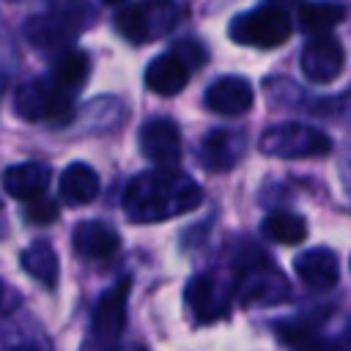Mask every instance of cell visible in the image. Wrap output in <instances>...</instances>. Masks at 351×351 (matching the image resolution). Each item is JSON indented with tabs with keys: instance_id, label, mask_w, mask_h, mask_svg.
<instances>
[{
	"instance_id": "cell-15",
	"label": "cell",
	"mask_w": 351,
	"mask_h": 351,
	"mask_svg": "<svg viewBox=\"0 0 351 351\" xmlns=\"http://www.w3.org/2000/svg\"><path fill=\"white\" fill-rule=\"evenodd\" d=\"M244 154V137L233 129H211L200 143V162L208 170H230Z\"/></svg>"
},
{
	"instance_id": "cell-22",
	"label": "cell",
	"mask_w": 351,
	"mask_h": 351,
	"mask_svg": "<svg viewBox=\"0 0 351 351\" xmlns=\"http://www.w3.org/2000/svg\"><path fill=\"white\" fill-rule=\"evenodd\" d=\"M22 214H25V219H27V222H33V225H49V222H55V219H58L60 206H58L55 200H47V197H41V195H38V197L25 200Z\"/></svg>"
},
{
	"instance_id": "cell-5",
	"label": "cell",
	"mask_w": 351,
	"mask_h": 351,
	"mask_svg": "<svg viewBox=\"0 0 351 351\" xmlns=\"http://www.w3.org/2000/svg\"><path fill=\"white\" fill-rule=\"evenodd\" d=\"M74 104V90L63 88L52 74L49 77H36L30 82H25L16 90L14 107L16 115L25 121H52V118H63L69 115Z\"/></svg>"
},
{
	"instance_id": "cell-9",
	"label": "cell",
	"mask_w": 351,
	"mask_h": 351,
	"mask_svg": "<svg viewBox=\"0 0 351 351\" xmlns=\"http://www.w3.org/2000/svg\"><path fill=\"white\" fill-rule=\"evenodd\" d=\"M140 151L156 167H176L181 162V132L170 118H151L140 129Z\"/></svg>"
},
{
	"instance_id": "cell-23",
	"label": "cell",
	"mask_w": 351,
	"mask_h": 351,
	"mask_svg": "<svg viewBox=\"0 0 351 351\" xmlns=\"http://www.w3.org/2000/svg\"><path fill=\"white\" fill-rule=\"evenodd\" d=\"M277 337L288 346H304V343H313L315 337V326L304 318L299 321H285V324H277Z\"/></svg>"
},
{
	"instance_id": "cell-18",
	"label": "cell",
	"mask_w": 351,
	"mask_h": 351,
	"mask_svg": "<svg viewBox=\"0 0 351 351\" xmlns=\"http://www.w3.org/2000/svg\"><path fill=\"white\" fill-rule=\"evenodd\" d=\"M22 269L33 277V280H38L41 285H47V288H55V282H58V274H60V266H58V255H55V250L47 244V241H36V244H30L27 250H22Z\"/></svg>"
},
{
	"instance_id": "cell-25",
	"label": "cell",
	"mask_w": 351,
	"mask_h": 351,
	"mask_svg": "<svg viewBox=\"0 0 351 351\" xmlns=\"http://www.w3.org/2000/svg\"><path fill=\"white\" fill-rule=\"evenodd\" d=\"M101 3H107V5H115V3H121V0H101Z\"/></svg>"
},
{
	"instance_id": "cell-13",
	"label": "cell",
	"mask_w": 351,
	"mask_h": 351,
	"mask_svg": "<svg viewBox=\"0 0 351 351\" xmlns=\"http://www.w3.org/2000/svg\"><path fill=\"white\" fill-rule=\"evenodd\" d=\"M121 236L101 219H85L74 228V250L90 261H107L118 252Z\"/></svg>"
},
{
	"instance_id": "cell-8",
	"label": "cell",
	"mask_w": 351,
	"mask_h": 351,
	"mask_svg": "<svg viewBox=\"0 0 351 351\" xmlns=\"http://www.w3.org/2000/svg\"><path fill=\"white\" fill-rule=\"evenodd\" d=\"M343 63H346V52L335 36L318 33L302 49V74L315 85H326L337 80L343 71Z\"/></svg>"
},
{
	"instance_id": "cell-14",
	"label": "cell",
	"mask_w": 351,
	"mask_h": 351,
	"mask_svg": "<svg viewBox=\"0 0 351 351\" xmlns=\"http://www.w3.org/2000/svg\"><path fill=\"white\" fill-rule=\"evenodd\" d=\"M293 269H296L299 280L304 285H310L313 291H329L337 285V277H340L337 255L326 247H313V250L302 252L293 261Z\"/></svg>"
},
{
	"instance_id": "cell-1",
	"label": "cell",
	"mask_w": 351,
	"mask_h": 351,
	"mask_svg": "<svg viewBox=\"0 0 351 351\" xmlns=\"http://www.w3.org/2000/svg\"><path fill=\"white\" fill-rule=\"evenodd\" d=\"M203 189L184 173L162 167L156 173H140L123 192V211L134 222H162L197 208Z\"/></svg>"
},
{
	"instance_id": "cell-19",
	"label": "cell",
	"mask_w": 351,
	"mask_h": 351,
	"mask_svg": "<svg viewBox=\"0 0 351 351\" xmlns=\"http://www.w3.org/2000/svg\"><path fill=\"white\" fill-rule=\"evenodd\" d=\"M346 16V8L337 3H304L299 5V27L310 36L329 33L335 25H340Z\"/></svg>"
},
{
	"instance_id": "cell-4",
	"label": "cell",
	"mask_w": 351,
	"mask_h": 351,
	"mask_svg": "<svg viewBox=\"0 0 351 351\" xmlns=\"http://www.w3.org/2000/svg\"><path fill=\"white\" fill-rule=\"evenodd\" d=\"M228 33L236 44L271 49V47H280L282 41H288L291 19L277 5H258L252 11H244V14L233 16Z\"/></svg>"
},
{
	"instance_id": "cell-7",
	"label": "cell",
	"mask_w": 351,
	"mask_h": 351,
	"mask_svg": "<svg viewBox=\"0 0 351 351\" xmlns=\"http://www.w3.org/2000/svg\"><path fill=\"white\" fill-rule=\"evenodd\" d=\"M129 277L118 280L110 291L101 293L96 310H93V321H90V332L93 340L101 346H110L121 337L123 324H126V299H129Z\"/></svg>"
},
{
	"instance_id": "cell-10",
	"label": "cell",
	"mask_w": 351,
	"mask_h": 351,
	"mask_svg": "<svg viewBox=\"0 0 351 351\" xmlns=\"http://www.w3.org/2000/svg\"><path fill=\"white\" fill-rule=\"evenodd\" d=\"M184 302L189 307V315L197 324H214L228 315V296L211 274L192 277L184 291Z\"/></svg>"
},
{
	"instance_id": "cell-21",
	"label": "cell",
	"mask_w": 351,
	"mask_h": 351,
	"mask_svg": "<svg viewBox=\"0 0 351 351\" xmlns=\"http://www.w3.org/2000/svg\"><path fill=\"white\" fill-rule=\"evenodd\" d=\"M263 233L277 244H299L307 236V222L293 211H271L263 219Z\"/></svg>"
},
{
	"instance_id": "cell-12",
	"label": "cell",
	"mask_w": 351,
	"mask_h": 351,
	"mask_svg": "<svg viewBox=\"0 0 351 351\" xmlns=\"http://www.w3.org/2000/svg\"><path fill=\"white\" fill-rule=\"evenodd\" d=\"M189 66L186 60L173 49L165 55H156L145 69V88L159 96H176L189 82Z\"/></svg>"
},
{
	"instance_id": "cell-11",
	"label": "cell",
	"mask_w": 351,
	"mask_h": 351,
	"mask_svg": "<svg viewBox=\"0 0 351 351\" xmlns=\"http://www.w3.org/2000/svg\"><path fill=\"white\" fill-rule=\"evenodd\" d=\"M252 101H255L252 85L244 77H233V74L211 82L203 96V104L219 115H241L252 107Z\"/></svg>"
},
{
	"instance_id": "cell-20",
	"label": "cell",
	"mask_w": 351,
	"mask_h": 351,
	"mask_svg": "<svg viewBox=\"0 0 351 351\" xmlns=\"http://www.w3.org/2000/svg\"><path fill=\"white\" fill-rule=\"evenodd\" d=\"M88 74H90V58H88L82 49H66V52L55 60V69H52V77H55L63 88H69V90H74V93L85 85Z\"/></svg>"
},
{
	"instance_id": "cell-17",
	"label": "cell",
	"mask_w": 351,
	"mask_h": 351,
	"mask_svg": "<svg viewBox=\"0 0 351 351\" xmlns=\"http://www.w3.org/2000/svg\"><path fill=\"white\" fill-rule=\"evenodd\" d=\"M60 200L66 206H85L99 195V176L90 165L85 162H71L58 181Z\"/></svg>"
},
{
	"instance_id": "cell-2",
	"label": "cell",
	"mask_w": 351,
	"mask_h": 351,
	"mask_svg": "<svg viewBox=\"0 0 351 351\" xmlns=\"http://www.w3.org/2000/svg\"><path fill=\"white\" fill-rule=\"evenodd\" d=\"M178 19L181 5L176 0H140L118 11L115 30L132 44H145L167 36L178 25Z\"/></svg>"
},
{
	"instance_id": "cell-16",
	"label": "cell",
	"mask_w": 351,
	"mask_h": 351,
	"mask_svg": "<svg viewBox=\"0 0 351 351\" xmlns=\"http://www.w3.org/2000/svg\"><path fill=\"white\" fill-rule=\"evenodd\" d=\"M49 178H52V170L44 162H19L3 173V189L16 200H30L44 195V189L49 186Z\"/></svg>"
},
{
	"instance_id": "cell-6",
	"label": "cell",
	"mask_w": 351,
	"mask_h": 351,
	"mask_svg": "<svg viewBox=\"0 0 351 351\" xmlns=\"http://www.w3.org/2000/svg\"><path fill=\"white\" fill-rule=\"evenodd\" d=\"M261 151L282 159H304V156H324L332 151L329 134L307 123H282L261 137Z\"/></svg>"
},
{
	"instance_id": "cell-24",
	"label": "cell",
	"mask_w": 351,
	"mask_h": 351,
	"mask_svg": "<svg viewBox=\"0 0 351 351\" xmlns=\"http://www.w3.org/2000/svg\"><path fill=\"white\" fill-rule=\"evenodd\" d=\"M176 52L186 60L189 69H195V66H200V63L206 60V49H203L200 44H195V41H181V44L176 47Z\"/></svg>"
},
{
	"instance_id": "cell-3",
	"label": "cell",
	"mask_w": 351,
	"mask_h": 351,
	"mask_svg": "<svg viewBox=\"0 0 351 351\" xmlns=\"http://www.w3.org/2000/svg\"><path fill=\"white\" fill-rule=\"evenodd\" d=\"M93 19V11L82 3V0H69L66 5L33 16L25 25V38L38 47V49H52V47H63L66 41H71L74 36H80Z\"/></svg>"
}]
</instances>
